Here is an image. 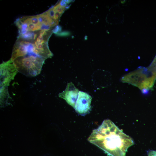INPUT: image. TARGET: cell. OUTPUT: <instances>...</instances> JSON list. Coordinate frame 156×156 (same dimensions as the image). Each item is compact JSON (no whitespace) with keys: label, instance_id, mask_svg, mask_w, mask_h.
<instances>
[{"label":"cell","instance_id":"cell-1","mask_svg":"<svg viewBox=\"0 0 156 156\" xmlns=\"http://www.w3.org/2000/svg\"><path fill=\"white\" fill-rule=\"evenodd\" d=\"M88 140L111 156H125L128 148L134 144L131 137L109 119L93 130Z\"/></svg>","mask_w":156,"mask_h":156},{"label":"cell","instance_id":"cell-2","mask_svg":"<svg viewBox=\"0 0 156 156\" xmlns=\"http://www.w3.org/2000/svg\"><path fill=\"white\" fill-rule=\"evenodd\" d=\"M156 78L147 68L140 67L123 76L121 81L138 87L145 93L152 89Z\"/></svg>","mask_w":156,"mask_h":156},{"label":"cell","instance_id":"cell-3","mask_svg":"<svg viewBox=\"0 0 156 156\" xmlns=\"http://www.w3.org/2000/svg\"><path fill=\"white\" fill-rule=\"evenodd\" d=\"M45 60L40 57L24 56L12 60L18 72L27 76L33 77L40 74Z\"/></svg>","mask_w":156,"mask_h":156},{"label":"cell","instance_id":"cell-4","mask_svg":"<svg viewBox=\"0 0 156 156\" xmlns=\"http://www.w3.org/2000/svg\"><path fill=\"white\" fill-rule=\"evenodd\" d=\"M0 87H8L18 71L11 59L0 64Z\"/></svg>","mask_w":156,"mask_h":156},{"label":"cell","instance_id":"cell-5","mask_svg":"<svg viewBox=\"0 0 156 156\" xmlns=\"http://www.w3.org/2000/svg\"><path fill=\"white\" fill-rule=\"evenodd\" d=\"M92 98L86 92L79 91L77 99L74 108L76 111L81 115L88 113L91 109Z\"/></svg>","mask_w":156,"mask_h":156},{"label":"cell","instance_id":"cell-6","mask_svg":"<svg viewBox=\"0 0 156 156\" xmlns=\"http://www.w3.org/2000/svg\"><path fill=\"white\" fill-rule=\"evenodd\" d=\"M79 90L71 82L68 83L65 90L60 93L59 96L64 99L74 108L77 99Z\"/></svg>","mask_w":156,"mask_h":156},{"label":"cell","instance_id":"cell-7","mask_svg":"<svg viewBox=\"0 0 156 156\" xmlns=\"http://www.w3.org/2000/svg\"><path fill=\"white\" fill-rule=\"evenodd\" d=\"M147 68L156 78V54L151 64Z\"/></svg>","mask_w":156,"mask_h":156},{"label":"cell","instance_id":"cell-8","mask_svg":"<svg viewBox=\"0 0 156 156\" xmlns=\"http://www.w3.org/2000/svg\"><path fill=\"white\" fill-rule=\"evenodd\" d=\"M9 97V94L8 89V87H0L1 100L2 99L6 100Z\"/></svg>","mask_w":156,"mask_h":156},{"label":"cell","instance_id":"cell-9","mask_svg":"<svg viewBox=\"0 0 156 156\" xmlns=\"http://www.w3.org/2000/svg\"><path fill=\"white\" fill-rule=\"evenodd\" d=\"M66 9V6L61 5L59 3L53 6V10L54 13H58L61 15Z\"/></svg>","mask_w":156,"mask_h":156},{"label":"cell","instance_id":"cell-10","mask_svg":"<svg viewBox=\"0 0 156 156\" xmlns=\"http://www.w3.org/2000/svg\"><path fill=\"white\" fill-rule=\"evenodd\" d=\"M45 12L50 17L55 20L54 18V12L53 10V6H52L48 10L46 11Z\"/></svg>","mask_w":156,"mask_h":156},{"label":"cell","instance_id":"cell-11","mask_svg":"<svg viewBox=\"0 0 156 156\" xmlns=\"http://www.w3.org/2000/svg\"><path fill=\"white\" fill-rule=\"evenodd\" d=\"M148 156H156V151L149 150L147 152Z\"/></svg>","mask_w":156,"mask_h":156}]
</instances>
